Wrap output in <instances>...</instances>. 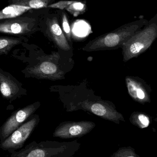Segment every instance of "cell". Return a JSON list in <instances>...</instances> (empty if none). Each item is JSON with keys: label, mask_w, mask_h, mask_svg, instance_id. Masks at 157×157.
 Returning <instances> with one entry per match:
<instances>
[{"label": "cell", "mask_w": 157, "mask_h": 157, "mask_svg": "<svg viewBox=\"0 0 157 157\" xmlns=\"http://www.w3.org/2000/svg\"><path fill=\"white\" fill-rule=\"evenodd\" d=\"M62 11L61 14V20L62 27L65 36L67 38V40L69 42H71V28L69 24V20L67 17V14L65 11Z\"/></svg>", "instance_id": "19"}, {"label": "cell", "mask_w": 157, "mask_h": 157, "mask_svg": "<svg viewBox=\"0 0 157 157\" xmlns=\"http://www.w3.org/2000/svg\"><path fill=\"white\" fill-rule=\"evenodd\" d=\"M23 40L22 37L1 36L0 37V55L8 54L12 48L21 44Z\"/></svg>", "instance_id": "16"}, {"label": "cell", "mask_w": 157, "mask_h": 157, "mask_svg": "<svg viewBox=\"0 0 157 157\" xmlns=\"http://www.w3.org/2000/svg\"><path fill=\"white\" fill-rule=\"evenodd\" d=\"M48 11L43 17L41 24V31L61 49L69 51L71 47L68 43L59 23L61 11L50 13Z\"/></svg>", "instance_id": "7"}, {"label": "cell", "mask_w": 157, "mask_h": 157, "mask_svg": "<svg viewBox=\"0 0 157 157\" xmlns=\"http://www.w3.org/2000/svg\"><path fill=\"white\" fill-rule=\"evenodd\" d=\"M74 108V110H84L117 124H120L121 122L125 121L123 115L117 110L113 102L101 99L100 97L78 102Z\"/></svg>", "instance_id": "5"}, {"label": "cell", "mask_w": 157, "mask_h": 157, "mask_svg": "<svg viewBox=\"0 0 157 157\" xmlns=\"http://www.w3.org/2000/svg\"><path fill=\"white\" fill-rule=\"evenodd\" d=\"M96 126L95 123L90 121L63 122L55 128L53 136L61 139L81 138L90 133Z\"/></svg>", "instance_id": "9"}, {"label": "cell", "mask_w": 157, "mask_h": 157, "mask_svg": "<svg viewBox=\"0 0 157 157\" xmlns=\"http://www.w3.org/2000/svg\"><path fill=\"white\" fill-rule=\"evenodd\" d=\"M81 146L77 140L68 142L33 141L10 154V157H74Z\"/></svg>", "instance_id": "1"}, {"label": "cell", "mask_w": 157, "mask_h": 157, "mask_svg": "<svg viewBox=\"0 0 157 157\" xmlns=\"http://www.w3.org/2000/svg\"><path fill=\"white\" fill-rule=\"evenodd\" d=\"M39 121L38 115L32 116L5 141L0 143L1 149L11 154L23 148L25 143L29 139Z\"/></svg>", "instance_id": "6"}, {"label": "cell", "mask_w": 157, "mask_h": 157, "mask_svg": "<svg viewBox=\"0 0 157 157\" xmlns=\"http://www.w3.org/2000/svg\"><path fill=\"white\" fill-rule=\"evenodd\" d=\"M75 2L74 0L73 1H60L56 2L53 3L52 4L48 6L47 8H55L59 9L60 10H65V9L71 4Z\"/></svg>", "instance_id": "20"}, {"label": "cell", "mask_w": 157, "mask_h": 157, "mask_svg": "<svg viewBox=\"0 0 157 157\" xmlns=\"http://www.w3.org/2000/svg\"><path fill=\"white\" fill-rule=\"evenodd\" d=\"M40 105L39 102H36L13 113L0 128V143L5 141L15 130L26 122Z\"/></svg>", "instance_id": "8"}, {"label": "cell", "mask_w": 157, "mask_h": 157, "mask_svg": "<svg viewBox=\"0 0 157 157\" xmlns=\"http://www.w3.org/2000/svg\"><path fill=\"white\" fill-rule=\"evenodd\" d=\"M87 9L86 3L85 1H75L69 6L65 11H67L75 17L85 13Z\"/></svg>", "instance_id": "17"}, {"label": "cell", "mask_w": 157, "mask_h": 157, "mask_svg": "<svg viewBox=\"0 0 157 157\" xmlns=\"http://www.w3.org/2000/svg\"><path fill=\"white\" fill-rule=\"evenodd\" d=\"M50 9H31L18 17L0 20V32L23 36L41 31L43 17Z\"/></svg>", "instance_id": "3"}, {"label": "cell", "mask_w": 157, "mask_h": 157, "mask_svg": "<svg viewBox=\"0 0 157 157\" xmlns=\"http://www.w3.org/2000/svg\"><path fill=\"white\" fill-rule=\"evenodd\" d=\"M8 73L0 70V90L3 97L11 99L17 97L20 90V87L15 78Z\"/></svg>", "instance_id": "12"}, {"label": "cell", "mask_w": 157, "mask_h": 157, "mask_svg": "<svg viewBox=\"0 0 157 157\" xmlns=\"http://www.w3.org/2000/svg\"><path fill=\"white\" fill-rule=\"evenodd\" d=\"M55 56H48L44 60L41 61L37 64L27 68L26 71L30 76L39 79L59 80L64 78L65 73L53 60Z\"/></svg>", "instance_id": "10"}, {"label": "cell", "mask_w": 157, "mask_h": 157, "mask_svg": "<svg viewBox=\"0 0 157 157\" xmlns=\"http://www.w3.org/2000/svg\"><path fill=\"white\" fill-rule=\"evenodd\" d=\"M148 22L144 18H140L123 25L111 32L90 40L83 48V50L94 52L112 50L121 48L126 41Z\"/></svg>", "instance_id": "2"}, {"label": "cell", "mask_w": 157, "mask_h": 157, "mask_svg": "<svg viewBox=\"0 0 157 157\" xmlns=\"http://www.w3.org/2000/svg\"><path fill=\"white\" fill-rule=\"evenodd\" d=\"M110 157H140L135 153V149L131 146L120 147Z\"/></svg>", "instance_id": "18"}, {"label": "cell", "mask_w": 157, "mask_h": 157, "mask_svg": "<svg viewBox=\"0 0 157 157\" xmlns=\"http://www.w3.org/2000/svg\"><path fill=\"white\" fill-rule=\"evenodd\" d=\"M125 85L128 94L134 101L141 104L151 102V86L138 76H126Z\"/></svg>", "instance_id": "11"}, {"label": "cell", "mask_w": 157, "mask_h": 157, "mask_svg": "<svg viewBox=\"0 0 157 157\" xmlns=\"http://www.w3.org/2000/svg\"><path fill=\"white\" fill-rule=\"evenodd\" d=\"M157 38V13L121 48L124 62L137 58L145 52Z\"/></svg>", "instance_id": "4"}, {"label": "cell", "mask_w": 157, "mask_h": 157, "mask_svg": "<svg viewBox=\"0 0 157 157\" xmlns=\"http://www.w3.org/2000/svg\"><path fill=\"white\" fill-rule=\"evenodd\" d=\"M130 122L141 129L147 128L151 122V118L147 113L143 112H134L131 115Z\"/></svg>", "instance_id": "15"}, {"label": "cell", "mask_w": 157, "mask_h": 157, "mask_svg": "<svg viewBox=\"0 0 157 157\" xmlns=\"http://www.w3.org/2000/svg\"><path fill=\"white\" fill-rule=\"evenodd\" d=\"M56 0H8L9 5H17L30 7L32 9L47 8Z\"/></svg>", "instance_id": "14"}, {"label": "cell", "mask_w": 157, "mask_h": 157, "mask_svg": "<svg viewBox=\"0 0 157 157\" xmlns=\"http://www.w3.org/2000/svg\"><path fill=\"white\" fill-rule=\"evenodd\" d=\"M155 120V121L157 122V112L156 113V118H155V120Z\"/></svg>", "instance_id": "21"}, {"label": "cell", "mask_w": 157, "mask_h": 157, "mask_svg": "<svg viewBox=\"0 0 157 157\" xmlns=\"http://www.w3.org/2000/svg\"><path fill=\"white\" fill-rule=\"evenodd\" d=\"M32 8L17 5H9L1 10L0 20L18 17Z\"/></svg>", "instance_id": "13"}]
</instances>
